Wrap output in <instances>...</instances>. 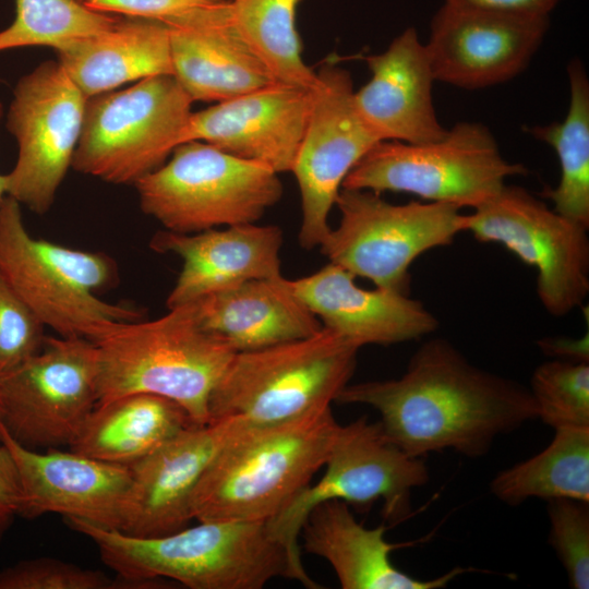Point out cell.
<instances>
[{"instance_id":"18","label":"cell","mask_w":589,"mask_h":589,"mask_svg":"<svg viewBox=\"0 0 589 589\" xmlns=\"http://www.w3.org/2000/svg\"><path fill=\"white\" fill-rule=\"evenodd\" d=\"M21 486L20 516L59 514L93 526L119 530L131 483L130 466L71 450L38 452L16 442L1 426Z\"/></svg>"},{"instance_id":"32","label":"cell","mask_w":589,"mask_h":589,"mask_svg":"<svg viewBox=\"0 0 589 589\" xmlns=\"http://www.w3.org/2000/svg\"><path fill=\"white\" fill-rule=\"evenodd\" d=\"M529 392L538 419L558 429L589 428V364L551 360L538 365Z\"/></svg>"},{"instance_id":"13","label":"cell","mask_w":589,"mask_h":589,"mask_svg":"<svg viewBox=\"0 0 589 589\" xmlns=\"http://www.w3.org/2000/svg\"><path fill=\"white\" fill-rule=\"evenodd\" d=\"M3 426L32 449L74 441L99 399L96 345L83 337H46L41 349L0 373Z\"/></svg>"},{"instance_id":"33","label":"cell","mask_w":589,"mask_h":589,"mask_svg":"<svg viewBox=\"0 0 589 589\" xmlns=\"http://www.w3.org/2000/svg\"><path fill=\"white\" fill-rule=\"evenodd\" d=\"M549 542L574 589L589 588V502L572 498L546 501Z\"/></svg>"},{"instance_id":"23","label":"cell","mask_w":589,"mask_h":589,"mask_svg":"<svg viewBox=\"0 0 589 589\" xmlns=\"http://www.w3.org/2000/svg\"><path fill=\"white\" fill-rule=\"evenodd\" d=\"M283 231L274 225L241 224L194 233L157 232L151 247L182 260V268L167 298L168 309L252 279L280 273Z\"/></svg>"},{"instance_id":"20","label":"cell","mask_w":589,"mask_h":589,"mask_svg":"<svg viewBox=\"0 0 589 589\" xmlns=\"http://www.w3.org/2000/svg\"><path fill=\"white\" fill-rule=\"evenodd\" d=\"M356 278L329 262L311 275L286 278V283L323 327L359 348L414 340L436 330L437 318L419 300L385 288H360Z\"/></svg>"},{"instance_id":"29","label":"cell","mask_w":589,"mask_h":589,"mask_svg":"<svg viewBox=\"0 0 589 589\" xmlns=\"http://www.w3.org/2000/svg\"><path fill=\"white\" fill-rule=\"evenodd\" d=\"M540 453L497 473L491 493L517 506L528 498L589 502V428L554 430Z\"/></svg>"},{"instance_id":"15","label":"cell","mask_w":589,"mask_h":589,"mask_svg":"<svg viewBox=\"0 0 589 589\" xmlns=\"http://www.w3.org/2000/svg\"><path fill=\"white\" fill-rule=\"evenodd\" d=\"M350 73L334 63L316 72L306 128L292 167L301 197L299 242L318 248L328 216L354 165L380 142L360 118Z\"/></svg>"},{"instance_id":"38","label":"cell","mask_w":589,"mask_h":589,"mask_svg":"<svg viewBox=\"0 0 589 589\" xmlns=\"http://www.w3.org/2000/svg\"><path fill=\"white\" fill-rule=\"evenodd\" d=\"M561 0H444L460 7L522 16H550Z\"/></svg>"},{"instance_id":"5","label":"cell","mask_w":589,"mask_h":589,"mask_svg":"<svg viewBox=\"0 0 589 589\" xmlns=\"http://www.w3.org/2000/svg\"><path fill=\"white\" fill-rule=\"evenodd\" d=\"M0 274L58 336L93 341L118 323L143 318L140 309L98 297L118 276L107 254L34 238L9 195L0 202Z\"/></svg>"},{"instance_id":"14","label":"cell","mask_w":589,"mask_h":589,"mask_svg":"<svg viewBox=\"0 0 589 589\" xmlns=\"http://www.w3.org/2000/svg\"><path fill=\"white\" fill-rule=\"evenodd\" d=\"M86 101L58 61H45L19 80L7 119L19 147L5 175L7 195L36 214L49 211L72 167Z\"/></svg>"},{"instance_id":"10","label":"cell","mask_w":589,"mask_h":589,"mask_svg":"<svg viewBox=\"0 0 589 589\" xmlns=\"http://www.w3.org/2000/svg\"><path fill=\"white\" fill-rule=\"evenodd\" d=\"M339 225L318 247L329 262L375 287L409 292V268L424 252L465 232V214L445 203L394 204L369 190L341 189Z\"/></svg>"},{"instance_id":"41","label":"cell","mask_w":589,"mask_h":589,"mask_svg":"<svg viewBox=\"0 0 589 589\" xmlns=\"http://www.w3.org/2000/svg\"><path fill=\"white\" fill-rule=\"evenodd\" d=\"M77 1L83 2L84 0H77Z\"/></svg>"},{"instance_id":"34","label":"cell","mask_w":589,"mask_h":589,"mask_svg":"<svg viewBox=\"0 0 589 589\" xmlns=\"http://www.w3.org/2000/svg\"><path fill=\"white\" fill-rule=\"evenodd\" d=\"M119 578L53 557L22 560L0 570V589H117Z\"/></svg>"},{"instance_id":"30","label":"cell","mask_w":589,"mask_h":589,"mask_svg":"<svg viewBox=\"0 0 589 589\" xmlns=\"http://www.w3.org/2000/svg\"><path fill=\"white\" fill-rule=\"evenodd\" d=\"M300 0H230L237 31L276 82L313 88L316 72L305 64L296 25Z\"/></svg>"},{"instance_id":"21","label":"cell","mask_w":589,"mask_h":589,"mask_svg":"<svg viewBox=\"0 0 589 589\" xmlns=\"http://www.w3.org/2000/svg\"><path fill=\"white\" fill-rule=\"evenodd\" d=\"M172 75L193 101H225L276 82L232 23L230 0L164 21Z\"/></svg>"},{"instance_id":"7","label":"cell","mask_w":589,"mask_h":589,"mask_svg":"<svg viewBox=\"0 0 589 589\" xmlns=\"http://www.w3.org/2000/svg\"><path fill=\"white\" fill-rule=\"evenodd\" d=\"M134 185L141 209L179 233L256 223L283 195L276 171L201 141L178 145Z\"/></svg>"},{"instance_id":"31","label":"cell","mask_w":589,"mask_h":589,"mask_svg":"<svg viewBox=\"0 0 589 589\" xmlns=\"http://www.w3.org/2000/svg\"><path fill=\"white\" fill-rule=\"evenodd\" d=\"M15 19L0 31V52L29 46L58 50L111 28L119 17L77 0H15Z\"/></svg>"},{"instance_id":"6","label":"cell","mask_w":589,"mask_h":589,"mask_svg":"<svg viewBox=\"0 0 589 589\" xmlns=\"http://www.w3.org/2000/svg\"><path fill=\"white\" fill-rule=\"evenodd\" d=\"M359 347L322 327L306 338L237 352L209 399V422L283 423L330 407L349 384Z\"/></svg>"},{"instance_id":"39","label":"cell","mask_w":589,"mask_h":589,"mask_svg":"<svg viewBox=\"0 0 589 589\" xmlns=\"http://www.w3.org/2000/svg\"><path fill=\"white\" fill-rule=\"evenodd\" d=\"M2 117V105L0 101V120ZM7 196V180L5 175H0V202Z\"/></svg>"},{"instance_id":"8","label":"cell","mask_w":589,"mask_h":589,"mask_svg":"<svg viewBox=\"0 0 589 589\" xmlns=\"http://www.w3.org/2000/svg\"><path fill=\"white\" fill-rule=\"evenodd\" d=\"M527 168L506 160L488 127L461 121L433 142H377L348 172L341 189L404 192L426 202L474 208Z\"/></svg>"},{"instance_id":"40","label":"cell","mask_w":589,"mask_h":589,"mask_svg":"<svg viewBox=\"0 0 589 589\" xmlns=\"http://www.w3.org/2000/svg\"><path fill=\"white\" fill-rule=\"evenodd\" d=\"M2 421H3V404H2L1 390H0V433H1V426L3 424ZM0 440H1V434H0Z\"/></svg>"},{"instance_id":"35","label":"cell","mask_w":589,"mask_h":589,"mask_svg":"<svg viewBox=\"0 0 589 589\" xmlns=\"http://www.w3.org/2000/svg\"><path fill=\"white\" fill-rule=\"evenodd\" d=\"M45 326L0 274V373L38 352Z\"/></svg>"},{"instance_id":"26","label":"cell","mask_w":589,"mask_h":589,"mask_svg":"<svg viewBox=\"0 0 589 589\" xmlns=\"http://www.w3.org/2000/svg\"><path fill=\"white\" fill-rule=\"evenodd\" d=\"M56 52L87 98L149 76L172 75L169 27L158 20L119 17L111 28Z\"/></svg>"},{"instance_id":"19","label":"cell","mask_w":589,"mask_h":589,"mask_svg":"<svg viewBox=\"0 0 589 589\" xmlns=\"http://www.w3.org/2000/svg\"><path fill=\"white\" fill-rule=\"evenodd\" d=\"M311 105L312 88L274 82L192 112L182 143L205 142L277 173L291 172Z\"/></svg>"},{"instance_id":"27","label":"cell","mask_w":589,"mask_h":589,"mask_svg":"<svg viewBox=\"0 0 589 589\" xmlns=\"http://www.w3.org/2000/svg\"><path fill=\"white\" fill-rule=\"evenodd\" d=\"M192 424L173 400L146 393L127 394L98 402L69 447L99 460L131 466Z\"/></svg>"},{"instance_id":"2","label":"cell","mask_w":589,"mask_h":589,"mask_svg":"<svg viewBox=\"0 0 589 589\" xmlns=\"http://www.w3.org/2000/svg\"><path fill=\"white\" fill-rule=\"evenodd\" d=\"M65 522L93 541L124 588H153L167 578L191 589H261L277 577L321 587L264 521H197L159 537L131 536L79 519Z\"/></svg>"},{"instance_id":"3","label":"cell","mask_w":589,"mask_h":589,"mask_svg":"<svg viewBox=\"0 0 589 589\" xmlns=\"http://www.w3.org/2000/svg\"><path fill=\"white\" fill-rule=\"evenodd\" d=\"M339 423L332 407L249 428L211 461L191 501L196 521H268L325 465Z\"/></svg>"},{"instance_id":"1","label":"cell","mask_w":589,"mask_h":589,"mask_svg":"<svg viewBox=\"0 0 589 589\" xmlns=\"http://www.w3.org/2000/svg\"><path fill=\"white\" fill-rule=\"evenodd\" d=\"M337 402L374 408L385 435L414 457L453 449L476 458L538 419L528 387L472 364L449 340L424 341L399 378L348 384Z\"/></svg>"},{"instance_id":"4","label":"cell","mask_w":589,"mask_h":589,"mask_svg":"<svg viewBox=\"0 0 589 589\" xmlns=\"http://www.w3.org/2000/svg\"><path fill=\"white\" fill-rule=\"evenodd\" d=\"M168 310L155 320L118 323L93 340L98 402L154 394L180 405L195 424H206L212 393L237 352L205 329L189 304Z\"/></svg>"},{"instance_id":"17","label":"cell","mask_w":589,"mask_h":589,"mask_svg":"<svg viewBox=\"0 0 589 589\" xmlns=\"http://www.w3.org/2000/svg\"><path fill=\"white\" fill-rule=\"evenodd\" d=\"M249 428L236 418L192 424L131 465V483L119 530L136 537H159L188 527L193 520L192 496L206 468Z\"/></svg>"},{"instance_id":"25","label":"cell","mask_w":589,"mask_h":589,"mask_svg":"<svg viewBox=\"0 0 589 589\" xmlns=\"http://www.w3.org/2000/svg\"><path fill=\"white\" fill-rule=\"evenodd\" d=\"M187 304L205 329L236 352L306 338L323 327L283 275L252 279Z\"/></svg>"},{"instance_id":"22","label":"cell","mask_w":589,"mask_h":589,"mask_svg":"<svg viewBox=\"0 0 589 589\" xmlns=\"http://www.w3.org/2000/svg\"><path fill=\"white\" fill-rule=\"evenodd\" d=\"M365 60L371 77L354 91L353 101L378 141L421 144L445 135L447 129L438 121L433 105L435 77L430 58L413 27Z\"/></svg>"},{"instance_id":"9","label":"cell","mask_w":589,"mask_h":589,"mask_svg":"<svg viewBox=\"0 0 589 589\" xmlns=\"http://www.w3.org/2000/svg\"><path fill=\"white\" fill-rule=\"evenodd\" d=\"M193 100L171 74L87 98L72 168L115 184H135L182 143Z\"/></svg>"},{"instance_id":"36","label":"cell","mask_w":589,"mask_h":589,"mask_svg":"<svg viewBox=\"0 0 589 589\" xmlns=\"http://www.w3.org/2000/svg\"><path fill=\"white\" fill-rule=\"evenodd\" d=\"M226 0H84L83 3L103 13H118L128 17L166 21L187 11Z\"/></svg>"},{"instance_id":"11","label":"cell","mask_w":589,"mask_h":589,"mask_svg":"<svg viewBox=\"0 0 589 589\" xmlns=\"http://www.w3.org/2000/svg\"><path fill=\"white\" fill-rule=\"evenodd\" d=\"M322 478L298 493L266 521L271 536L304 568L299 543L310 512L318 504L339 500L359 507L383 501V516L390 524L405 520L411 510L412 490L429 481L422 457L395 445L380 422L361 417L338 426Z\"/></svg>"},{"instance_id":"37","label":"cell","mask_w":589,"mask_h":589,"mask_svg":"<svg viewBox=\"0 0 589 589\" xmlns=\"http://www.w3.org/2000/svg\"><path fill=\"white\" fill-rule=\"evenodd\" d=\"M21 486L13 458L7 446L0 442V543L20 516Z\"/></svg>"},{"instance_id":"12","label":"cell","mask_w":589,"mask_h":589,"mask_svg":"<svg viewBox=\"0 0 589 589\" xmlns=\"http://www.w3.org/2000/svg\"><path fill=\"white\" fill-rule=\"evenodd\" d=\"M465 231L504 245L537 269L546 312L564 316L589 293L588 228L550 208L522 187L504 184L465 215Z\"/></svg>"},{"instance_id":"24","label":"cell","mask_w":589,"mask_h":589,"mask_svg":"<svg viewBox=\"0 0 589 589\" xmlns=\"http://www.w3.org/2000/svg\"><path fill=\"white\" fill-rule=\"evenodd\" d=\"M386 529L364 527L349 504L329 500L310 512L300 538L305 552L329 563L344 589H440L470 570L455 567L436 578H414L393 564L390 553L406 544L388 542Z\"/></svg>"},{"instance_id":"28","label":"cell","mask_w":589,"mask_h":589,"mask_svg":"<svg viewBox=\"0 0 589 589\" xmlns=\"http://www.w3.org/2000/svg\"><path fill=\"white\" fill-rule=\"evenodd\" d=\"M568 111L563 121L525 128L550 145L558 159L561 176L555 188L543 191L557 213L589 228V80L582 62L567 65Z\"/></svg>"},{"instance_id":"16","label":"cell","mask_w":589,"mask_h":589,"mask_svg":"<svg viewBox=\"0 0 589 589\" xmlns=\"http://www.w3.org/2000/svg\"><path fill=\"white\" fill-rule=\"evenodd\" d=\"M548 16H522L444 2L425 48L435 81L464 89L508 82L525 71L549 29Z\"/></svg>"}]
</instances>
